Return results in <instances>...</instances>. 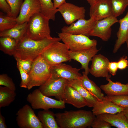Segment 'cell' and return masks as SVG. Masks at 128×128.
I'll list each match as a JSON object with an SVG mask.
<instances>
[{
	"label": "cell",
	"mask_w": 128,
	"mask_h": 128,
	"mask_svg": "<svg viewBox=\"0 0 128 128\" xmlns=\"http://www.w3.org/2000/svg\"><path fill=\"white\" fill-rule=\"evenodd\" d=\"M11 10L10 16L16 18L18 15L23 0H6Z\"/></svg>",
	"instance_id": "d6a6232c"
},
{
	"label": "cell",
	"mask_w": 128,
	"mask_h": 128,
	"mask_svg": "<svg viewBox=\"0 0 128 128\" xmlns=\"http://www.w3.org/2000/svg\"><path fill=\"white\" fill-rule=\"evenodd\" d=\"M107 96L113 103L119 106L128 108V95Z\"/></svg>",
	"instance_id": "1f68e13d"
},
{
	"label": "cell",
	"mask_w": 128,
	"mask_h": 128,
	"mask_svg": "<svg viewBox=\"0 0 128 128\" xmlns=\"http://www.w3.org/2000/svg\"><path fill=\"white\" fill-rule=\"evenodd\" d=\"M106 79L108 83L101 85L100 87L107 96L128 95V83L123 84L118 82H114L110 78H106Z\"/></svg>",
	"instance_id": "ffe728a7"
},
{
	"label": "cell",
	"mask_w": 128,
	"mask_h": 128,
	"mask_svg": "<svg viewBox=\"0 0 128 128\" xmlns=\"http://www.w3.org/2000/svg\"><path fill=\"white\" fill-rule=\"evenodd\" d=\"M62 100L65 103L71 105L78 108L87 106L85 99L76 89L68 84L65 87Z\"/></svg>",
	"instance_id": "d6986e66"
},
{
	"label": "cell",
	"mask_w": 128,
	"mask_h": 128,
	"mask_svg": "<svg viewBox=\"0 0 128 128\" xmlns=\"http://www.w3.org/2000/svg\"><path fill=\"white\" fill-rule=\"evenodd\" d=\"M69 81L66 79L51 75L47 81L40 86L38 89L46 96H54L59 100H62L65 87L68 84Z\"/></svg>",
	"instance_id": "ba28073f"
},
{
	"label": "cell",
	"mask_w": 128,
	"mask_h": 128,
	"mask_svg": "<svg viewBox=\"0 0 128 128\" xmlns=\"http://www.w3.org/2000/svg\"><path fill=\"white\" fill-rule=\"evenodd\" d=\"M89 15L97 21L112 16L110 0H97L90 6Z\"/></svg>",
	"instance_id": "e0dca14e"
},
{
	"label": "cell",
	"mask_w": 128,
	"mask_h": 128,
	"mask_svg": "<svg viewBox=\"0 0 128 128\" xmlns=\"http://www.w3.org/2000/svg\"><path fill=\"white\" fill-rule=\"evenodd\" d=\"M17 65L21 78V80L20 84V87L21 88H27L29 79V74L24 71L20 65Z\"/></svg>",
	"instance_id": "d590c367"
},
{
	"label": "cell",
	"mask_w": 128,
	"mask_h": 128,
	"mask_svg": "<svg viewBox=\"0 0 128 128\" xmlns=\"http://www.w3.org/2000/svg\"><path fill=\"white\" fill-rule=\"evenodd\" d=\"M112 16L117 18L122 14L128 6V0H110Z\"/></svg>",
	"instance_id": "f546056e"
},
{
	"label": "cell",
	"mask_w": 128,
	"mask_h": 128,
	"mask_svg": "<svg viewBox=\"0 0 128 128\" xmlns=\"http://www.w3.org/2000/svg\"><path fill=\"white\" fill-rule=\"evenodd\" d=\"M17 65H20L25 72L28 73L31 68L33 61L30 59L24 60L15 57Z\"/></svg>",
	"instance_id": "e575fe53"
},
{
	"label": "cell",
	"mask_w": 128,
	"mask_h": 128,
	"mask_svg": "<svg viewBox=\"0 0 128 128\" xmlns=\"http://www.w3.org/2000/svg\"><path fill=\"white\" fill-rule=\"evenodd\" d=\"M60 41L59 37L35 40L29 37L25 33L18 43L13 55L14 58L33 61L50 45Z\"/></svg>",
	"instance_id": "6da1fadb"
},
{
	"label": "cell",
	"mask_w": 128,
	"mask_h": 128,
	"mask_svg": "<svg viewBox=\"0 0 128 128\" xmlns=\"http://www.w3.org/2000/svg\"><path fill=\"white\" fill-rule=\"evenodd\" d=\"M89 4L90 6H91L94 4L97 0H86Z\"/></svg>",
	"instance_id": "ee69618b"
},
{
	"label": "cell",
	"mask_w": 128,
	"mask_h": 128,
	"mask_svg": "<svg viewBox=\"0 0 128 128\" xmlns=\"http://www.w3.org/2000/svg\"><path fill=\"white\" fill-rule=\"evenodd\" d=\"M55 8L58 9L63 4L65 3L66 0H53Z\"/></svg>",
	"instance_id": "60d3db41"
},
{
	"label": "cell",
	"mask_w": 128,
	"mask_h": 128,
	"mask_svg": "<svg viewBox=\"0 0 128 128\" xmlns=\"http://www.w3.org/2000/svg\"><path fill=\"white\" fill-rule=\"evenodd\" d=\"M92 107V112L95 116L104 114H116L122 112L124 109L113 103L107 96L101 100L98 101Z\"/></svg>",
	"instance_id": "ac0fdd59"
},
{
	"label": "cell",
	"mask_w": 128,
	"mask_h": 128,
	"mask_svg": "<svg viewBox=\"0 0 128 128\" xmlns=\"http://www.w3.org/2000/svg\"><path fill=\"white\" fill-rule=\"evenodd\" d=\"M59 37L69 50L78 51L96 47L97 41L91 39L87 36L61 32L58 33Z\"/></svg>",
	"instance_id": "5b68a950"
},
{
	"label": "cell",
	"mask_w": 128,
	"mask_h": 128,
	"mask_svg": "<svg viewBox=\"0 0 128 128\" xmlns=\"http://www.w3.org/2000/svg\"><path fill=\"white\" fill-rule=\"evenodd\" d=\"M37 117L43 128H60L56 121L55 114L53 111L49 110L39 111Z\"/></svg>",
	"instance_id": "cb8c5ba5"
},
{
	"label": "cell",
	"mask_w": 128,
	"mask_h": 128,
	"mask_svg": "<svg viewBox=\"0 0 128 128\" xmlns=\"http://www.w3.org/2000/svg\"><path fill=\"white\" fill-rule=\"evenodd\" d=\"M15 91L5 87L0 86V108L9 106L15 100Z\"/></svg>",
	"instance_id": "4316f807"
},
{
	"label": "cell",
	"mask_w": 128,
	"mask_h": 128,
	"mask_svg": "<svg viewBox=\"0 0 128 128\" xmlns=\"http://www.w3.org/2000/svg\"><path fill=\"white\" fill-rule=\"evenodd\" d=\"M41 5L38 0H24L16 18L18 24L27 22L32 16L41 12Z\"/></svg>",
	"instance_id": "5bb4252c"
},
{
	"label": "cell",
	"mask_w": 128,
	"mask_h": 128,
	"mask_svg": "<svg viewBox=\"0 0 128 128\" xmlns=\"http://www.w3.org/2000/svg\"><path fill=\"white\" fill-rule=\"evenodd\" d=\"M0 8L7 15L10 16L11 8L6 0H0Z\"/></svg>",
	"instance_id": "74e56055"
},
{
	"label": "cell",
	"mask_w": 128,
	"mask_h": 128,
	"mask_svg": "<svg viewBox=\"0 0 128 128\" xmlns=\"http://www.w3.org/2000/svg\"><path fill=\"white\" fill-rule=\"evenodd\" d=\"M57 9L67 25H70L80 19L85 18L86 10L84 7L66 2Z\"/></svg>",
	"instance_id": "8fae6325"
},
{
	"label": "cell",
	"mask_w": 128,
	"mask_h": 128,
	"mask_svg": "<svg viewBox=\"0 0 128 128\" xmlns=\"http://www.w3.org/2000/svg\"><path fill=\"white\" fill-rule=\"evenodd\" d=\"M99 50L96 47L78 51L69 50V54L71 59L77 61L81 64V69H84L85 73L88 75L89 73L90 68L88 65L93 57L96 54Z\"/></svg>",
	"instance_id": "2e32d148"
},
{
	"label": "cell",
	"mask_w": 128,
	"mask_h": 128,
	"mask_svg": "<svg viewBox=\"0 0 128 128\" xmlns=\"http://www.w3.org/2000/svg\"><path fill=\"white\" fill-rule=\"evenodd\" d=\"M68 85L76 89L85 99L87 103V106L93 107L98 101L82 86L80 79L69 81Z\"/></svg>",
	"instance_id": "d4e9b609"
},
{
	"label": "cell",
	"mask_w": 128,
	"mask_h": 128,
	"mask_svg": "<svg viewBox=\"0 0 128 128\" xmlns=\"http://www.w3.org/2000/svg\"><path fill=\"white\" fill-rule=\"evenodd\" d=\"M29 105L26 104L16 114V120L20 128H43L33 110Z\"/></svg>",
	"instance_id": "9c48e42d"
},
{
	"label": "cell",
	"mask_w": 128,
	"mask_h": 128,
	"mask_svg": "<svg viewBox=\"0 0 128 128\" xmlns=\"http://www.w3.org/2000/svg\"><path fill=\"white\" fill-rule=\"evenodd\" d=\"M122 112L128 119V108H124Z\"/></svg>",
	"instance_id": "7bdbcfd3"
},
{
	"label": "cell",
	"mask_w": 128,
	"mask_h": 128,
	"mask_svg": "<svg viewBox=\"0 0 128 128\" xmlns=\"http://www.w3.org/2000/svg\"><path fill=\"white\" fill-rule=\"evenodd\" d=\"M111 126L108 123L96 116L94 118L91 125V127L93 128H110Z\"/></svg>",
	"instance_id": "8d00e7d4"
},
{
	"label": "cell",
	"mask_w": 128,
	"mask_h": 128,
	"mask_svg": "<svg viewBox=\"0 0 128 128\" xmlns=\"http://www.w3.org/2000/svg\"><path fill=\"white\" fill-rule=\"evenodd\" d=\"M97 20L94 18L86 20L80 19L69 26H64L61 29V32L77 35H82L88 37L93 30Z\"/></svg>",
	"instance_id": "30bf717a"
},
{
	"label": "cell",
	"mask_w": 128,
	"mask_h": 128,
	"mask_svg": "<svg viewBox=\"0 0 128 128\" xmlns=\"http://www.w3.org/2000/svg\"><path fill=\"white\" fill-rule=\"evenodd\" d=\"M26 100L34 110L63 109L65 107L64 101L56 100L46 96L41 92L38 88L29 93L27 96Z\"/></svg>",
	"instance_id": "8992f818"
},
{
	"label": "cell",
	"mask_w": 128,
	"mask_h": 128,
	"mask_svg": "<svg viewBox=\"0 0 128 128\" xmlns=\"http://www.w3.org/2000/svg\"><path fill=\"white\" fill-rule=\"evenodd\" d=\"M80 69L73 68L65 64L61 63L51 66V75L70 81L80 78L82 75L79 73Z\"/></svg>",
	"instance_id": "9a60e30c"
},
{
	"label": "cell",
	"mask_w": 128,
	"mask_h": 128,
	"mask_svg": "<svg viewBox=\"0 0 128 128\" xmlns=\"http://www.w3.org/2000/svg\"><path fill=\"white\" fill-rule=\"evenodd\" d=\"M28 74L29 79L27 88L30 90L34 87L41 86L47 81L51 75V66L40 55L33 61Z\"/></svg>",
	"instance_id": "277c9868"
},
{
	"label": "cell",
	"mask_w": 128,
	"mask_h": 128,
	"mask_svg": "<svg viewBox=\"0 0 128 128\" xmlns=\"http://www.w3.org/2000/svg\"><path fill=\"white\" fill-rule=\"evenodd\" d=\"M49 20L41 12L35 14L27 22L26 35L29 37L35 40L52 38Z\"/></svg>",
	"instance_id": "3957f363"
},
{
	"label": "cell",
	"mask_w": 128,
	"mask_h": 128,
	"mask_svg": "<svg viewBox=\"0 0 128 128\" xmlns=\"http://www.w3.org/2000/svg\"><path fill=\"white\" fill-rule=\"evenodd\" d=\"M60 128H86L91 127L95 117L92 112L84 110L65 111L55 114Z\"/></svg>",
	"instance_id": "7a4b0ae2"
},
{
	"label": "cell",
	"mask_w": 128,
	"mask_h": 128,
	"mask_svg": "<svg viewBox=\"0 0 128 128\" xmlns=\"http://www.w3.org/2000/svg\"><path fill=\"white\" fill-rule=\"evenodd\" d=\"M17 25L16 18L7 15H5L3 13L0 12V32L9 29Z\"/></svg>",
	"instance_id": "4dcf8cb0"
},
{
	"label": "cell",
	"mask_w": 128,
	"mask_h": 128,
	"mask_svg": "<svg viewBox=\"0 0 128 128\" xmlns=\"http://www.w3.org/2000/svg\"><path fill=\"white\" fill-rule=\"evenodd\" d=\"M119 21L117 18L113 16L97 21L90 36L97 37L104 41H108L112 33L111 27L118 23Z\"/></svg>",
	"instance_id": "7c38bea8"
},
{
	"label": "cell",
	"mask_w": 128,
	"mask_h": 128,
	"mask_svg": "<svg viewBox=\"0 0 128 128\" xmlns=\"http://www.w3.org/2000/svg\"><path fill=\"white\" fill-rule=\"evenodd\" d=\"M91 61L89 73L96 78H110L111 75L109 74L108 69L110 61L107 57L100 54H96L93 57Z\"/></svg>",
	"instance_id": "4fadbf2b"
},
{
	"label": "cell",
	"mask_w": 128,
	"mask_h": 128,
	"mask_svg": "<svg viewBox=\"0 0 128 128\" xmlns=\"http://www.w3.org/2000/svg\"><path fill=\"white\" fill-rule=\"evenodd\" d=\"M17 43L14 39L7 37L0 38V49L4 53L13 55Z\"/></svg>",
	"instance_id": "f1b7e54d"
},
{
	"label": "cell",
	"mask_w": 128,
	"mask_h": 128,
	"mask_svg": "<svg viewBox=\"0 0 128 128\" xmlns=\"http://www.w3.org/2000/svg\"><path fill=\"white\" fill-rule=\"evenodd\" d=\"M118 23L119 27L117 33V38L113 51L114 53H116L126 42L128 32V12L124 17L119 20Z\"/></svg>",
	"instance_id": "7402d4cb"
},
{
	"label": "cell",
	"mask_w": 128,
	"mask_h": 128,
	"mask_svg": "<svg viewBox=\"0 0 128 128\" xmlns=\"http://www.w3.org/2000/svg\"><path fill=\"white\" fill-rule=\"evenodd\" d=\"M127 57L123 56L117 62L118 69L120 70L125 69L128 66V60Z\"/></svg>",
	"instance_id": "f35d334b"
},
{
	"label": "cell",
	"mask_w": 128,
	"mask_h": 128,
	"mask_svg": "<svg viewBox=\"0 0 128 128\" xmlns=\"http://www.w3.org/2000/svg\"><path fill=\"white\" fill-rule=\"evenodd\" d=\"M7 126L5 123V118L2 115L0 110V128H7Z\"/></svg>",
	"instance_id": "b9f144b4"
},
{
	"label": "cell",
	"mask_w": 128,
	"mask_h": 128,
	"mask_svg": "<svg viewBox=\"0 0 128 128\" xmlns=\"http://www.w3.org/2000/svg\"><path fill=\"white\" fill-rule=\"evenodd\" d=\"M108 69L111 74L113 76L115 75L118 69L117 62H110L108 64Z\"/></svg>",
	"instance_id": "ab89813d"
},
{
	"label": "cell",
	"mask_w": 128,
	"mask_h": 128,
	"mask_svg": "<svg viewBox=\"0 0 128 128\" xmlns=\"http://www.w3.org/2000/svg\"><path fill=\"white\" fill-rule=\"evenodd\" d=\"M98 118L118 128H128V119L121 112L114 114H104L96 116Z\"/></svg>",
	"instance_id": "44dd1931"
},
{
	"label": "cell",
	"mask_w": 128,
	"mask_h": 128,
	"mask_svg": "<svg viewBox=\"0 0 128 128\" xmlns=\"http://www.w3.org/2000/svg\"><path fill=\"white\" fill-rule=\"evenodd\" d=\"M87 75L85 71L82 72V75L80 79L82 85L98 101L101 100L104 96L101 91V88L94 82L90 80Z\"/></svg>",
	"instance_id": "603a6c76"
},
{
	"label": "cell",
	"mask_w": 128,
	"mask_h": 128,
	"mask_svg": "<svg viewBox=\"0 0 128 128\" xmlns=\"http://www.w3.org/2000/svg\"><path fill=\"white\" fill-rule=\"evenodd\" d=\"M0 85L5 86L12 90L15 91L16 88L12 79L7 74L0 75Z\"/></svg>",
	"instance_id": "836d02e7"
},
{
	"label": "cell",
	"mask_w": 128,
	"mask_h": 128,
	"mask_svg": "<svg viewBox=\"0 0 128 128\" xmlns=\"http://www.w3.org/2000/svg\"><path fill=\"white\" fill-rule=\"evenodd\" d=\"M126 42V43L127 48L128 49V32L127 35Z\"/></svg>",
	"instance_id": "f6af8a7d"
},
{
	"label": "cell",
	"mask_w": 128,
	"mask_h": 128,
	"mask_svg": "<svg viewBox=\"0 0 128 128\" xmlns=\"http://www.w3.org/2000/svg\"><path fill=\"white\" fill-rule=\"evenodd\" d=\"M69 50L64 43L58 41L49 46L41 55L49 64L54 66L70 60Z\"/></svg>",
	"instance_id": "52a82bcc"
},
{
	"label": "cell",
	"mask_w": 128,
	"mask_h": 128,
	"mask_svg": "<svg viewBox=\"0 0 128 128\" xmlns=\"http://www.w3.org/2000/svg\"><path fill=\"white\" fill-rule=\"evenodd\" d=\"M41 6V13L50 20L54 21L55 15L58 12L52 0H38Z\"/></svg>",
	"instance_id": "83f0119b"
},
{
	"label": "cell",
	"mask_w": 128,
	"mask_h": 128,
	"mask_svg": "<svg viewBox=\"0 0 128 128\" xmlns=\"http://www.w3.org/2000/svg\"><path fill=\"white\" fill-rule=\"evenodd\" d=\"M27 22L18 24L9 29L0 32V37H7L13 38L18 42L26 33Z\"/></svg>",
	"instance_id": "484cf974"
}]
</instances>
